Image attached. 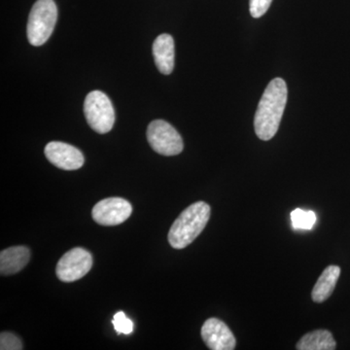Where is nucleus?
I'll list each match as a JSON object with an SVG mask.
<instances>
[{
    "mask_svg": "<svg viewBox=\"0 0 350 350\" xmlns=\"http://www.w3.org/2000/svg\"><path fill=\"white\" fill-rule=\"evenodd\" d=\"M340 275V269L338 266H329L324 269L315 283L312 292V300L315 303H323L333 293Z\"/></svg>",
    "mask_w": 350,
    "mask_h": 350,
    "instance_id": "nucleus-12",
    "label": "nucleus"
},
{
    "mask_svg": "<svg viewBox=\"0 0 350 350\" xmlns=\"http://www.w3.org/2000/svg\"><path fill=\"white\" fill-rule=\"evenodd\" d=\"M44 153L51 163L61 170H79L84 165L82 152L72 145L64 142H49L46 145Z\"/></svg>",
    "mask_w": 350,
    "mask_h": 350,
    "instance_id": "nucleus-8",
    "label": "nucleus"
},
{
    "mask_svg": "<svg viewBox=\"0 0 350 350\" xmlns=\"http://www.w3.org/2000/svg\"><path fill=\"white\" fill-rule=\"evenodd\" d=\"M291 221L295 230H312L317 222V214L297 208L291 213Z\"/></svg>",
    "mask_w": 350,
    "mask_h": 350,
    "instance_id": "nucleus-14",
    "label": "nucleus"
},
{
    "mask_svg": "<svg viewBox=\"0 0 350 350\" xmlns=\"http://www.w3.org/2000/svg\"><path fill=\"white\" fill-rule=\"evenodd\" d=\"M202 338L209 349L232 350L236 349L237 340L234 334L224 322L217 319H209L202 328Z\"/></svg>",
    "mask_w": 350,
    "mask_h": 350,
    "instance_id": "nucleus-9",
    "label": "nucleus"
},
{
    "mask_svg": "<svg viewBox=\"0 0 350 350\" xmlns=\"http://www.w3.org/2000/svg\"><path fill=\"white\" fill-rule=\"evenodd\" d=\"M0 349L1 350H22V342L17 336L8 332L0 334Z\"/></svg>",
    "mask_w": 350,
    "mask_h": 350,
    "instance_id": "nucleus-16",
    "label": "nucleus"
},
{
    "mask_svg": "<svg viewBox=\"0 0 350 350\" xmlns=\"http://www.w3.org/2000/svg\"><path fill=\"white\" fill-rule=\"evenodd\" d=\"M113 327L117 334L130 335L133 331V323L130 319L126 317L125 312H119L114 315L112 320Z\"/></svg>",
    "mask_w": 350,
    "mask_h": 350,
    "instance_id": "nucleus-15",
    "label": "nucleus"
},
{
    "mask_svg": "<svg viewBox=\"0 0 350 350\" xmlns=\"http://www.w3.org/2000/svg\"><path fill=\"white\" fill-rule=\"evenodd\" d=\"M211 206L204 202L191 204L170 228L169 243L175 250H183L202 234L211 218Z\"/></svg>",
    "mask_w": 350,
    "mask_h": 350,
    "instance_id": "nucleus-2",
    "label": "nucleus"
},
{
    "mask_svg": "<svg viewBox=\"0 0 350 350\" xmlns=\"http://www.w3.org/2000/svg\"><path fill=\"white\" fill-rule=\"evenodd\" d=\"M31 252L25 246H13L0 253V273L2 275H11L19 273L27 266Z\"/></svg>",
    "mask_w": 350,
    "mask_h": 350,
    "instance_id": "nucleus-11",
    "label": "nucleus"
},
{
    "mask_svg": "<svg viewBox=\"0 0 350 350\" xmlns=\"http://www.w3.org/2000/svg\"><path fill=\"white\" fill-rule=\"evenodd\" d=\"M147 139L152 149L160 155L175 156L183 151L181 135L174 126L163 120H155L149 124Z\"/></svg>",
    "mask_w": 350,
    "mask_h": 350,
    "instance_id": "nucleus-5",
    "label": "nucleus"
},
{
    "mask_svg": "<svg viewBox=\"0 0 350 350\" xmlns=\"http://www.w3.org/2000/svg\"><path fill=\"white\" fill-rule=\"evenodd\" d=\"M153 55L157 68L161 73L169 75L174 68V40L167 33L161 34L153 44Z\"/></svg>",
    "mask_w": 350,
    "mask_h": 350,
    "instance_id": "nucleus-10",
    "label": "nucleus"
},
{
    "mask_svg": "<svg viewBox=\"0 0 350 350\" xmlns=\"http://www.w3.org/2000/svg\"><path fill=\"white\" fill-rule=\"evenodd\" d=\"M88 124L100 135L109 133L115 123V112L111 100L100 91L88 94L84 103Z\"/></svg>",
    "mask_w": 350,
    "mask_h": 350,
    "instance_id": "nucleus-4",
    "label": "nucleus"
},
{
    "mask_svg": "<svg viewBox=\"0 0 350 350\" xmlns=\"http://www.w3.org/2000/svg\"><path fill=\"white\" fill-rule=\"evenodd\" d=\"M337 344L333 335L327 330L313 331L306 334L299 340L296 349L299 350H334Z\"/></svg>",
    "mask_w": 350,
    "mask_h": 350,
    "instance_id": "nucleus-13",
    "label": "nucleus"
},
{
    "mask_svg": "<svg viewBox=\"0 0 350 350\" xmlns=\"http://www.w3.org/2000/svg\"><path fill=\"white\" fill-rule=\"evenodd\" d=\"M93 258L89 251L81 247L73 248L66 252L57 262V278L63 282L80 280L91 271Z\"/></svg>",
    "mask_w": 350,
    "mask_h": 350,
    "instance_id": "nucleus-6",
    "label": "nucleus"
},
{
    "mask_svg": "<svg viewBox=\"0 0 350 350\" xmlns=\"http://www.w3.org/2000/svg\"><path fill=\"white\" fill-rule=\"evenodd\" d=\"M287 85L282 78L271 80L262 94L254 118L257 137L268 142L280 128L287 103Z\"/></svg>",
    "mask_w": 350,
    "mask_h": 350,
    "instance_id": "nucleus-1",
    "label": "nucleus"
},
{
    "mask_svg": "<svg viewBox=\"0 0 350 350\" xmlns=\"http://www.w3.org/2000/svg\"><path fill=\"white\" fill-rule=\"evenodd\" d=\"M57 8L54 0H38L32 6L27 22V39L31 45H43L54 31Z\"/></svg>",
    "mask_w": 350,
    "mask_h": 350,
    "instance_id": "nucleus-3",
    "label": "nucleus"
},
{
    "mask_svg": "<svg viewBox=\"0 0 350 350\" xmlns=\"http://www.w3.org/2000/svg\"><path fill=\"white\" fill-rule=\"evenodd\" d=\"M133 213L128 200L122 198H108L98 202L92 211V216L98 224L117 226L125 222Z\"/></svg>",
    "mask_w": 350,
    "mask_h": 350,
    "instance_id": "nucleus-7",
    "label": "nucleus"
},
{
    "mask_svg": "<svg viewBox=\"0 0 350 350\" xmlns=\"http://www.w3.org/2000/svg\"><path fill=\"white\" fill-rule=\"evenodd\" d=\"M273 0H250V10L253 18H261L269 10Z\"/></svg>",
    "mask_w": 350,
    "mask_h": 350,
    "instance_id": "nucleus-17",
    "label": "nucleus"
}]
</instances>
